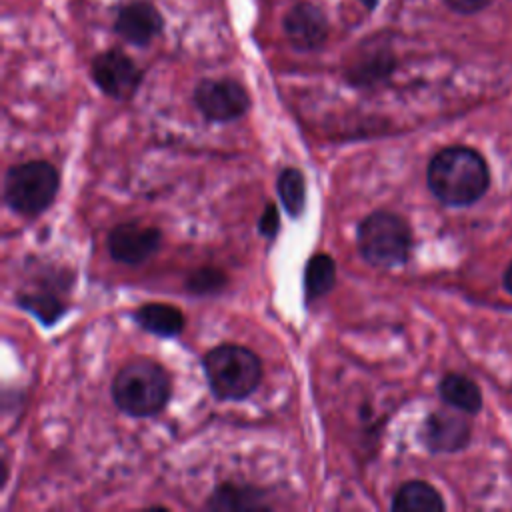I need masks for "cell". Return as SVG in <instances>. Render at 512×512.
Instances as JSON below:
<instances>
[{"instance_id": "obj_1", "label": "cell", "mask_w": 512, "mask_h": 512, "mask_svg": "<svg viewBox=\"0 0 512 512\" xmlns=\"http://www.w3.org/2000/svg\"><path fill=\"white\" fill-rule=\"evenodd\" d=\"M426 184L438 202L470 206L486 194L490 170L480 152L466 146H448L430 158Z\"/></svg>"}, {"instance_id": "obj_2", "label": "cell", "mask_w": 512, "mask_h": 512, "mask_svg": "<svg viewBox=\"0 0 512 512\" xmlns=\"http://www.w3.org/2000/svg\"><path fill=\"white\" fill-rule=\"evenodd\" d=\"M110 396L122 414L130 418H152L168 406L172 378L162 364L150 358H134L114 374Z\"/></svg>"}, {"instance_id": "obj_3", "label": "cell", "mask_w": 512, "mask_h": 512, "mask_svg": "<svg viewBox=\"0 0 512 512\" xmlns=\"http://www.w3.org/2000/svg\"><path fill=\"white\" fill-rule=\"evenodd\" d=\"M202 372L218 402H242L252 396L264 376L256 352L240 344H218L202 356Z\"/></svg>"}, {"instance_id": "obj_4", "label": "cell", "mask_w": 512, "mask_h": 512, "mask_svg": "<svg viewBox=\"0 0 512 512\" xmlns=\"http://www.w3.org/2000/svg\"><path fill=\"white\" fill-rule=\"evenodd\" d=\"M412 242L410 224L390 210H374L356 226L358 252L374 268L404 266L410 258Z\"/></svg>"}, {"instance_id": "obj_5", "label": "cell", "mask_w": 512, "mask_h": 512, "mask_svg": "<svg viewBox=\"0 0 512 512\" xmlns=\"http://www.w3.org/2000/svg\"><path fill=\"white\" fill-rule=\"evenodd\" d=\"M60 190V172L48 160H26L8 166L2 180L4 204L26 218L44 214Z\"/></svg>"}, {"instance_id": "obj_6", "label": "cell", "mask_w": 512, "mask_h": 512, "mask_svg": "<svg viewBox=\"0 0 512 512\" xmlns=\"http://www.w3.org/2000/svg\"><path fill=\"white\" fill-rule=\"evenodd\" d=\"M192 102L200 116L212 124L234 122L246 116L252 106L244 84L228 76L198 80L192 90Z\"/></svg>"}, {"instance_id": "obj_7", "label": "cell", "mask_w": 512, "mask_h": 512, "mask_svg": "<svg viewBox=\"0 0 512 512\" xmlns=\"http://www.w3.org/2000/svg\"><path fill=\"white\" fill-rule=\"evenodd\" d=\"M90 76L102 94L118 102H128L142 86L144 70L122 48L112 46L92 58Z\"/></svg>"}, {"instance_id": "obj_8", "label": "cell", "mask_w": 512, "mask_h": 512, "mask_svg": "<svg viewBox=\"0 0 512 512\" xmlns=\"http://www.w3.org/2000/svg\"><path fill=\"white\" fill-rule=\"evenodd\" d=\"M162 246V232L156 226L128 220L116 224L106 236L108 256L126 266H138L154 256Z\"/></svg>"}, {"instance_id": "obj_9", "label": "cell", "mask_w": 512, "mask_h": 512, "mask_svg": "<svg viewBox=\"0 0 512 512\" xmlns=\"http://www.w3.org/2000/svg\"><path fill=\"white\" fill-rule=\"evenodd\" d=\"M70 282L72 278L66 280L64 270H52L42 280H38L32 290L18 292L14 302L20 310L36 318L44 328H52L70 308L68 302L60 296V292L68 290Z\"/></svg>"}, {"instance_id": "obj_10", "label": "cell", "mask_w": 512, "mask_h": 512, "mask_svg": "<svg viewBox=\"0 0 512 512\" xmlns=\"http://www.w3.org/2000/svg\"><path fill=\"white\" fill-rule=\"evenodd\" d=\"M398 66L396 54L384 42L366 38L364 48H360L344 68V80L354 90H374L386 84Z\"/></svg>"}, {"instance_id": "obj_11", "label": "cell", "mask_w": 512, "mask_h": 512, "mask_svg": "<svg viewBox=\"0 0 512 512\" xmlns=\"http://www.w3.org/2000/svg\"><path fill=\"white\" fill-rule=\"evenodd\" d=\"M282 32L296 52H316L328 40L330 22L318 4L302 0L284 12Z\"/></svg>"}, {"instance_id": "obj_12", "label": "cell", "mask_w": 512, "mask_h": 512, "mask_svg": "<svg viewBox=\"0 0 512 512\" xmlns=\"http://www.w3.org/2000/svg\"><path fill=\"white\" fill-rule=\"evenodd\" d=\"M112 30L124 42L144 48L164 30V16L152 0H128L118 6Z\"/></svg>"}, {"instance_id": "obj_13", "label": "cell", "mask_w": 512, "mask_h": 512, "mask_svg": "<svg viewBox=\"0 0 512 512\" xmlns=\"http://www.w3.org/2000/svg\"><path fill=\"white\" fill-rule=\"evenodd\" d=\"M470 436L472 432L468 420L454 412H430L422 424V442L432 454L464 450L470 442Z\"/></svg>"}, {"instance_id": "obj_14", "label": "cell", "mask_w": 512, "mask_h": 512, "mask_svg": "<svg viewBox=\"0 0 512 512\" xmlns=\"http://www.w3.org/2000/svg\"><path fill=\"white\" fill-rule=\"evenodd\" d=\"M206 510L212 512H244V510H270L272 502L266 492L252 484L222 482L218 484L204 502Z\"/></svg>"}, {"instance_id": "obj_15", "label": "cell", "mask_w": 512, "mask_h": 512, "mask_svg": "<svg viewBox=\"0 0 512 512\" xmlns=\"http://www.w3.org/2000/svg\"><path fill=\"white\" fill-rule=\"evenodd\" d=\"M132 320L138 328L158 338H176L186 326L184 312L168 302H146L132 310Z\"/></svg>"}, {"instance_id": "obj_16", "label": "cell", "mask_w": 512, "mask_h": 512, "mask_svg": "<svg viewBox=\"0 0 512 512\" xmlns=\"http://www.w3.org/2000/svg\"><path fill=\"white\" fill-rule=\"evenodd\" d=\"M394 512H442L446 508L442 494L424 480L404 482L392 496Z\"/></svg>"}, {"instance_id": "obj_17", "label": "cell", "mask_w": 512, "mask_h": 512, "mask_svg": "<svg viewBox=\"0 0 512 512\" xmlns=\"http://www.w3.org/2000/svg\"><path fill=\"white\" fill-rule=\"evenodd\" d=\"M336 286V262L328 252H314L304 266V304L328 296Z\"/></svg>"}, {"instance_id": "obj_18", "label": "cell", "mask_w": 512, "mask_h": 512, "mask_svg": "<svg viewBox=\"0 0 512 512\" xmlns=\"http://www.w3.org/2000/svg\"><path fill=\"white\" fill-rule=\"evenodd\" d=\"M438 394L448 406L464 414H476L482 408V392L478 384L458 372H448L442 376L438 382Z\"/></svg>"}, {"instance_id": "obj_19", "label": "cell", "mask_w": 512, "mask_h": 512, "mask_svg": "<svg viewBox=\"0 0 512 512\" xmlns=\"http://www.w3.org/2000/svg\"><path fill=\"white\" fill-rule=\"evenodd\" d=\"M276 194L290 218H300L306 210V176L294 166H286L276 176Z\"/></svg>"}, {"instance_id": "obj_20", "label": "cell", "mask_w": 512, "mask_h": 512, "mask_svg": "<svg viewBox=\"0 0 512 512\" xmlns=\"http://www.w3.org/2000/svg\"><path fill=\"white\" fill-rule=\"evenodd\" d=\"M226 284H228V274L216 266H200L192 270L184 280L186 292L194 296L220 294L226 288Z\"/></svg>"}, {"instance_id": "obj_21", "label": "cell", "mask_w": 512, "mask_h": 512, "mask_svg": "<svg viewBox=\"0 0 512 512\" xmlns=\"http://www.w3.org/2000/svg\"><path fill=\"white\" fill-rule=\"evenodd\" d=\"M256 228H258V234L264 236L266 240H270V242L276 240V236L280 232V210L274 202H266Z\"/></svg>"}, {"instance_id": "obj_22", "label": "cell", "mask_w": 512, "mask_h": 512, "mask_svg": "<svg viewBox=\"0 0 512 512\" xmlns=\"http://www.w3.org/2000/svg\"><path fill=\"white\" fill-rule=\"evenodd\" d=\"M492 0H446V4L460 14H474L484 10Z\"/></svg>"}, {"instance_id": "obj_23", "label": "cell", "mask_w": 512, "mask_h": 512, "mask_svg": "<svg viewBox=\"0 0 512 512\" xmlns=\"http://www.w3.org/2000/svg\"><path fill=\"white\" fill-rule=\"evenodd\" d=\"M504 288L512 294V264L506 268V272H504Z\"/></svg>"}, {"instance_id": "obj_24", "label": "cell", "mask_w": 512, "mask_h": 512, "mask_svg": "<svg viewBox=\"0 0 512 512\" xmlns=\"http://www.w3.org/2000/svg\"><path fill=\"white\" fill-rule=\"evenodd\" d=\"M360 2H362V6H364L366 10H370V12H372V10L378 6V2H380V0H360Z\"/></svg>"}]
</instances>
